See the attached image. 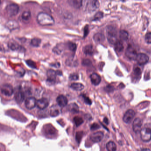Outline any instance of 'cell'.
Instances as JSON below:
<instances>
[{
	"mask_svg": "<svg viewBox=\"0 0 151 151\" xmlns=\"http://www.w3.org/2000/svg\"><path fill=\"white\" fill-rule=\"evenodd\" d=\"M38 23L42 26H51L54 24L52 16L45 13H40L37 16Z\"/></svg>",
	"mask_w": 151,
	"mask_h": 151,
	"instance_id": "6da1fadb",
	"label": "cell"
},
{
	"mask_svg": "<svg viewBox=\"0 0 151 151\" xmlns=\"http://www.w3.org/2000/svg\"><path fill=\"white\" fill-rule=\"evenodd\" d=\"M107 35L108 41L111 44L114 45L117 41V31L114 27L109 26L107 28Z\"/></svg>",
	"mask_w": 151,
	"mask_h": 151,
	"instance_id": "7a4b0ae2",
	"label": "cell"
},
{
	"mask_svg": "<svg viewBox=\"0 0 151 151\" xmlns=\"http://www.w3.org/2000/svg\"><path fill=\"white\" fill-rule=\"evenodd\" d=\"M141 139L144 142H148L151 140V130L148 128H144L140 131Z\"/></svg>",
	"mask_w": 151,
	"mask_h": 151,
	"instance_id": "3957f363",
	"label": "cell"
},
{
	"mask_svg": "<svg viewBox=\"0 0 151 151\" xmlns=\"http://www.w3.org/2000/svg\"><path fill=\"white\" fill-rule=\"evenodd\" d=\"M1 91L2 94L7 96H11L14 93L13 87L9 84H4L1 87Z\"/></svg>",
	"mask_w": 151,
	"mask_h": 151,
	"instance_id": "277c9868",
	"label": "cell"
},
{
	"mask_svg": "<svg viewBox=\"0 0 151 151\" xmlns=\"http://www.w3.org/2000/svg\"><path fill=\"white\" fill-rule=\"evenodd\" d=\"M7 13L10 16H16L19 12L20 8L18 5L16 4H10L6 8Z\"/></svg>",
	"mask_w": 151,
	"mask_h": 151,
	"instance_id": "5b68a950",
	"label": "cell"
},
{
	"mask_svg": "<svg viewBox=\"0 0 151 151\" xmlns=\"http://www.w3.org/2000/svg\"><path fill=\"white\" fill-rule=\"evenodd\" d=\"M135 112L133 110L130 109L127 110L124 114L123 117V120L127 124H130L133 121L135 117Z\"/></svg>",
	"mask_w": 151,
	"mask_h": 151,
	"instance_id": "8992f818",
	"label": "cell"
},
{
	"mask_svg": "<svg viewBox=\"0 0 151 151\" xmlns=\"http://www.w3.org/2000/svg\"><path fill=\"white\" fill-rule=\"evenodd\" d=\"M126 55L131 60H136L137 53L135 48L131 45H129L126 51Z\"/></svg>",
	"mask_w": 151,
	"mask_h": 151,
	"instance_id": "52a82bcc",
	"label": "cell"
},
{
	"mask_svg": "<svg viewBox=\"0 0 151 151\" xmlns=\"http://www.w3.org/2000/svg\"><path fill=\"white\" fill-rule=\"evenodd\" d=\"M143 121L140 118H136L134 120L133 124V131L135 133H138L140 132V130H141Z\"/></svg>",
	"mask_w": 151,
	"mask_h": 151,
	"instance_id": "ba28073f",
	"label": "cell"
},
{
	"mask_svg": "<svg viewBox=\"0 0 151 151\" xmlns=\"http://www.w3.org/2000/svg\"><path fill=\"white\" fill-rule=\"evenodd\" d=\"M136 60L139 64L143 65L146 64L149 60V57L147 55L144 53L137 54Z\"/></svg>",
	"mask_w": 151,
	"mask_h": 151,
	"instance_id": "9c48e42d",
	"label": "cell"
},
{
	"mask_svg": "<svg viewBox=\"0 0 151 151\" xmlns=\"http://www.w3.org/2000/svg\"><path fill=\"white\" fill-rule=\"evenodd\" d=\"M104 137L103 132L101 131L97 132L91 134L90 139L93 142L95 143H98L101 141Z\"/></svg>",
	"mask_w": 151,
	"mask_h": 151,
	"instance_id": "30bf717a",
	"label": "cell"
},
{
	"mask_svg": "<svg viewBox=\"0 0 151 151\" xmlns=\"http://www.w3.org/2000/svg\"><path fill=\"white\" fill-rule=\"evenodd\" d=\"M37 100L34 97L27 98L25 101V106L28 110H32L36 105Z\"/></svg>",
	"mask_w": 151,
	"mask_h": 151,
	"instance_id": "8fae6325",
	"label": "cell"
},
{
	"mask_svg": "<svg viewBox=\"0 0 151 151\" xmlns=\"http://www.w3.org/2000/svg\"><path fill=\"white\" fill-rule=\"evenodd\" d=\"M57 74V72L53 70H49L48 71L47 74L48 77L47 81L48 83L50 84L54 83L56 81V75Z\"/></svg>",
	"mask_w": 151,
	"mask_h": 151,
	"instance_id": "7c38bea8",
	"label": "cell"
},
{
	"mask_svg": "<svg viewBox=\"0 0 151 151\" xmlns=\"http://www.w3.org/2000/svg\"><path fill=\"white\" fill-rule=\"evenodd\" d=\"M49 104L48 100L45 98H42L37 101L36 105L40 110H44L47 107Z\"/></svg>",
	"mask_w": 151,
	"mask_h": 151,
	"instance_id": "4fadbf2b",
	"label": "cell"
},
{
	"mask_svg": "<svg viewBox=\"0 0 151 151\" xmlns=\"http://www.w3.org/2000/svg\"><path fill=\"white\" fill-rule=\"evenodd\" d=\"M61 107L59 105H53L50 109V114L52 117H56L59 115L61 112Z\"/></svg>",
	"mask_w": 151,
	"mask_h": 151,
	"instance_id": "5bb4252c",
	"label": "cell"
},
{
	"mask_svg": "<svg viewBox=\"0 0 151 151\" xmlns=\"http://www.w3.org/2000/svg\"><path fill=\"white\" fill-rule=\"evenodd\" d=\"M91 82L94 85H97L100 84L101 81V78L100 75L97 73H93L90 76Z\"/></svg>",
	"mask_w": 151,
	"mask_h": 151,
	"instance_id": "9a60e30c",
	"label": "cell"
},
{
	"mask_svg": "<svg viewBox=\"0 0 151 151\" xmlns=\"http://www.w3.org/2000/svg\"><path fill=\"white\" fill-rule=\"evenodd\" d=\"M24 94L21 90L16 91L15 94V98L17 102L21 103L23 102L24 99Z\"/></svg>",
	"mask_w": 151,
	"mask_h": 151,
	"instance_id": "2e32d148",
	"label": "cell"
},
{
	"mask_svg": "<svg viewBox=\"0 0 151 151\" xmlns=\"http://www.w3.org/2000/svg\"><path fill=\"white\" fill-rule=\"evenodd\" d=\"M57 103L61 107L65 106L68 103V100L65 96L60 95L57 97Z\"/></svg>",
	"mask_w": 151,
	"mask_h": 151,
	"instance_id": "e0dca14e",
	"label": "cell"
},
{
	"mask_svg": "<svg viewBox=\"0 0 151 151\" xmlns=\"http://www.w3.org/2000/svg\"><path fill=\"white\" fill-rule=\"evenodd\" d=\"M70 6L75 9H79L82 5L83 0H68Z\"/></svg>",
	"mask_w": 151,
	"mask_h": 151,
	"instance_id": "ac0fdd59",
	"label": "cell"
},
{
	"mask_svg": "<svg viewBox=\"0 0 151 151\" xmlns=\"http://www.w3.org/2000/svg\"><path fill=\"white\" fill-rule=\"evenodd\" d=\"M83 51L84 53L86 55H93L94 53L93 47L92 45H87L84 47Z\"/></svg>",
	"mask_w": 151,
	"mask_h": 151,
	"instance_id": "d6986e66",
	"label": "cell"
},
{
	"mask_svg": "<svg viewBox=\"0 0 151 151\" xmlns=\"http://www.w3.org/2000/svg\"><path fill=\"white\" fill-rule=\"evenodd\" d=\"M105 36L101 33H97L93 36V39L97 43H101L104 41Z\"/></svg>",
	"mask_w": 151,
	"mask_h": 151,
	"instance_id": "ffe728a7",
	"label": "cell"
},
{
	"mask_svg": "<svg viewBox=\"0 0 151 151\" xmlns=\"http://www.w3.org/2000/svg\"><path fill=\"white\" fill-rule=\"evenodd\" d=\"M68 110L70 112L74 113H78L79 111L78 106L75 103L70 104L68 106Z\"/></svg>",
	"mask_w": 151,
	"mask_h": 151,
	"instance_id": "44dd1931",
	"label": "cell"
},
{
	"mask_svg": "<svg viewBox=\"0 0 151 151\" xmlns=\"http://www.w3.org/2000/svg\"><path fill=\"white\" fill-rule=\"evenodd\" d=\"M114 49L115 50L116 52L120 53L123 51L124 49V46L123 45V43L120 41L117 40L114 44Z\"/></svg>",
	"mask_w": 151,
	"mask_h": 151,
	"instance_id": "7402d4cb",
	"label": "cell"
},
{
	"mask_svg": "<svg viewBox=\"0 0 151 151\" xmlns=\"http://www.w3.org/2000/svg\"><path fill=\"white\" fill-rule=\"evenodd\" d=\"M71 88L76 91H81L84 88V85L80 83H73L71 85Z\"/></svg>",
	"mask_w": 151,
	"mask_h": 151,
	"instance_id": "603a6c76",
	"label": "cell"
},
{
	"mask_svg": "<svg viewBox=\"0 0 151 151\" xmlns=\"http://www.w3.org/2000/svg\"><path fill=\"white\" fill-rule=\"evenodd\" d=\"M107 149L109 151H115L117 150V146L113 141H109L106 145Z\"/></svg>",
	"mask_w": 151,
	"mask_h": 151,
	"instance_id": "cb8c5ba5",
	"label": "cell"
},
{
	"mask_svg": "<svg viewBox=\"0 0 151 151\" xmlns=\"http://www.w3.org/2000/svg\"><path fill=\"white\" fill-rule=\"evenodd\" d=\"M119 36L121 40L123 41H126L129 38V33L125 30H121L119 33Z\"/></svg>",
	"mask_w": 151,
	"mask_h": 151,
	"instance_id": "d4e9b609",
	"label": "cell"
},
{
	"mask_svg": "<svg viewBox=\"0 0 151 151\" xmlns=\"http://www.w3.org/2000/svg\"><path fill=\"white\" fill-rule=\"evenodd\" d=\"M41 39L37 38H35L34 39H32L31 42V44L32 46L38 47L41 44Z\"/></svg>",
	"mask_w": 151,
	"mask_h": 151,
	"instance_id": "484cf974",
	"label": "cell"
},
{
	"mask_svg": "<svg viewBox=\"0 0 151 151\" xmlns=\"http://www.w3.org/2000/svg\"><path fill=\"white\" fill-rule=\"evenodd\" d=\"M31 17V13L29 11H25L22 15V18L25 21L29 20Z\"/></svg>",
	"mask_w": 151,
	"mask_h": 151,
	"instance_id": "4316f807",
	"label": "cell"
},
{
	"mask_svg": "<svg viewBox=\"0 0 151 151\" xmlns=\"http://www.w3.org/2000/svg\"><path fill=\"white\" fill-rule=\"evenodd\" d=\"M73 121L75 124L76 125V126L77 127L80 126L84 122V121L82 118L80 117H75L73 118Z\"/></svg>",
	"mask_w": 151,
	"mask_h": 151,
	"instance_id": "83f0119b",
	"label": "cell"
},
{
	"mask_svg": "<svg viewBox=\"0 0 151 151\" xmlns=\"http://www.w3.org/2000/svg\"><path fill=\"white\" fill-rule=\"evenodd\" d=\"M91 6L92 9L93 10L97 9L100 6L98 0H93L91 3Z\"/></svg>",
	"mask_w": 151,
	"mask_h": 151,
	"instance_id": "f1b7e54d",
	"label": "cell"
},
{
	"mask_svg": "<svg viewBox=\"0 0 151 151\" xmlns=\"http://www.w3.org/2000/svg\"><path fill=\"white\" fill-rule=\"evenodd\" d=\"M8 46L9 48L13 51L17 50L18 48H20V46L18 44H16V43H12V42H10L9 43Z\"/></svg>",
	"mask_w": 151,
	"mask_h": 151,
	"instance_id": "f546056e",
	"label": "cell"
},
{
	"mask_svg": "<svg viewBox=\"0 0 151 151\" xmlns=\"http://www.w3.org/2000/svg\"><path fill=\"white\" fill-rule=\"evenodd\" d=\"M77 61H74L73 58H72L71 59H68L66 61V63L69 66H76Z\"/></svg>",
	"mask_w": 151,
	"mask_h": 151,
	"instance_id": "4dcf8cb0",
	"label": "cell"
},
{
	"mask_svg": "<svg viewBox=\"0 0 151 151\" xmlns=\"http://www.w3.org/2000/svg\"><path fill=\"white\" fill-rule=\"evenodd\" d=\"M68 47L69 50L72 52H75L77 49V45L76 44L72 42L69 43L68 44Z\"/></svg>",
	"mask_w": 151,
	"mask_h": 151,
	"instance_id": "1f68e13d",
	"label": "cell"
},
{
	"mask_svg": "<svg viewBox=\"0 0 151 151\" xmlns=\"http://www.w3.org/2000/svg\"><path fill=\"white\" fill-rule=\"evenodd\" d=\"M145 40L147 44H151V32H148L146 34Z\"/></svg>",
	"mask_w": 151,
	"mask_h": 151,
	"instance_id": "d6a6232c",
	"label": "cell"
},
{
	"mask_svg": "<svg viewBox=\"0 0 151 151\" xmlns=\"http://www.w3.org/2000/svg\"><path fill=\"white\" fill-rule=\"evenodd\" d=\"M103 13L102 12H98L96 14L94 17V20H97L101 19L103 17Z\"/></svg>",
	"mask_w": 151,
	"mask_h": 151,
	"instance_id": "836d02e7",
	"label": "cell"
},
{
	"mask_svg": "<svg viewBox=\"0 0 151 151\" xmlns=\"http://www.w3.org/2000/svg\"><path fill=\"white\" fill-rule=\"evenodd\" d=\"M26 63L29 67H30L31 68H36V63L33 61L28 60L26 61Z\"/></svg>",
	"mask_w": 151,
	"mask_h": 151,
	"instance_id": "e575fe53",
	"label": "cell"
},
{
	"mask_svg": "<svg viewBox=\"0 0 151 151\" xmlns=\"http://www.w3.org/2000/svg\"><path fill=\"white\" fill-rule=\"evenodd\" d=\"M91 64H92V62L88 59H84L82 61V64L84 66H89Z\"/></svg>",
	"mask_w": 151,
	"mask_h": 151,
	"instance_id": "d590c367",
	"label": "cell"
},
{
	"mask_svg": "<svg viewBox=\"0 0 151 151\" xmlns=\"http://www.w3.org/2000/svg\"><path fill=\"white\" fill-rule=\"evenodd\" d=\"M83 98H84V102L87 104H88V105H89L92 104V101H91L90 99H89V98L87 97H86V96H83Z\"/></svg>",
	"mask_w": 151,
	"mask_h": 151,
	"instance_id": "8d00e7d4",
	"label": "cell"
},
{
	"mask_svg": "<svg viewBox=\"0 0 151 151\" xmlns=\"http://www.w3.org/2000/svg\"><path fill=\"white\" fill-rule=\"evenodd\" d=\"M78 75L76 74H73L70 75L69 76V78L72 80H77L78 79Z\"/></svg>",
	"mask_w": 151,
	"mask_h": 151,
	"instance_id": "74e56055",
	"label": "cell"
},
{
	"mask_svg": "<svg viewBox=\"0 0 151 151\" xmlns=\"http://www.w3.org/2000/svg\"><path fill=\"white\" fill-rule=\"evenodd\" d=\"M100 128V126L99 124L96 123H94L92 125L91 129L92 130H98Z\"/></svg>",
	"mask_w": 151,
	"mask_h": 151,
	"instance_id": "f35d334b",
	"label": "cell"
},
{
	"mask_svg": "<svg viewBox=\"0 0 151 151\" xmlns=\"http://www.w3.org/2000/svg\"><path fill=\"white\" fill-rule=\"evenodd\" d=\"M53 52L57 54H60L62 52V50L60 49L58 47H56L53 48Z\"/></svg>",
	"mask_w": 151,
	"mask_h": 151,
	"instance_id": "ab89813d",
	"label": "cell"
},
{
	"mask_svg": "<svg viewBox=\"0 0 151 151\" xmlns=\"http://www.w3.org/2000/svg\"><path fill=\"white\" fill-rule=\"evenodd\" d=\"M82 132H77V137H76V139H77V141H79L80 140L81 138H82Z\"/></svg>",
	"mask_w": 151,
	"mask_h": 151,
	"instance_id": "60d3db41",
	"label": "cell"
},
{
	"mask_svg": "<svg viewBox=\"0 0 151 151\" xmlns=\"http://www.w3.org/2000/svg\"><path fill=\"white\" fill-rule=\"evenodd\" d=\"M103 121L107 124H109L108 120L107 118V117H105L104 118V119L103 120Z\"/></svg>",
	"mask_w": 151,
	"mask_h": 151,
	"instance_id": "b9f144b4",
	"label": "cell"
},
{
	"mask_svg": "<svg viewBox=\"0 0 151 151\" xmlns=\"http://www.w3.org/2000/svg\"><path fill=\"white\" fill-rule=\"evenodd\" d=\"M86 29H85V31H84V36H87V33H88V31H87V30H88V29H87V27H86Z\"/></svg>",
	"mask_w": 151,
	"mask_h": 151,
	"instance_id": "7bdbcfd3",
	"label": "cell"
},
{
	"mask_svg": "<svg viewBox=\"0 0 151 151\" xmlns=\"http://www.w3.org/2000/svg\"><path fill=\"white\" fill-rule=\"evenodd\" d=\"M0 5H1V0H0Z\"/></svg>",
	"mask_w": 151,
	"mask_h": 151,
	"instance_id": "ee69618b",
	"label": "cell"
},
{
	"mask_svg": "<svg viewBox=\"0 0 151 151\" xmlns=\"http://www.w3.org/2000/svg\"></svg>",
	"mask_w": 151,
	"mask_h": 151,
	"instance_id": "f6af8a7d",
	"label": "cell"
}]
</instances>
